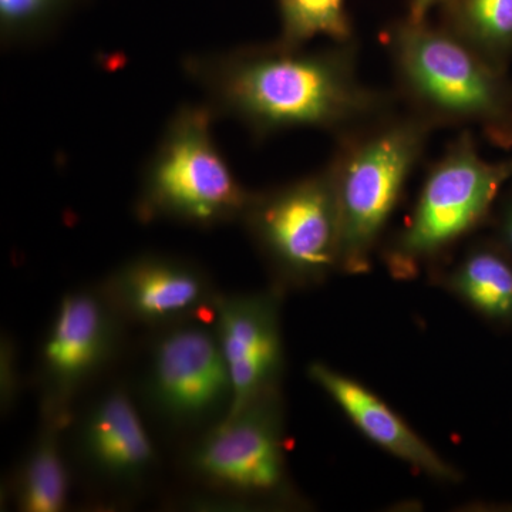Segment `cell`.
<instances>
[{"mask_svg":"<svg viewBox=\"0 0 512 512\" xmlns=\"http://www.w3.org/2000/svg\"><path fill=\"white\" fill-rule=\"evenodd\" d=\"M120 316L144 325L170 326L215 316L218 295L211 279L187 259L148 254L130 259L103 289Z\"/></svg>","mask_w":512,"mask_h":512,"instance_id":"11","label":"cell"},{"mask_svg":"<svg viewBox=\"0 0 512 512\" xmlns=\"http://www.w3.org/2000/svg\"><path fill=\"white\" fill-rule=\"evenodd\" d=\"M439 279L488 323L512 329V259L493 238L471 244Z\"/></svg>","mask_w":512,"mask_h":512,"instance_id":"14","label":"cell"},{"mask_svg":"<svg viewBox=\"0 0 512 512\" xmlns=\"http://www.w3.org/2000/svg\"><path fill=\"white\" fill-rule=\"evenodd\" d=\"M444 29L498 69L512 59V0H440Z\"/></svg>","mask_w":512,"mask_h":512,"instance_id":"15","label":"cell"},{"mask_svg":"<svg viewBox=\"0 0 512 512\" xmlns=\"http://www.w3.org/2000/svg\"><path fill=\"white\" fill-rule=\"evenodd\" d=\"M276 288H312L340 272L342 227L328 168L252 192L242 217Z\"/></svg>","mask_w":512,"mask_h":512,"instance_id":"6","label":"cell"},{"mask_svg":"<svg viewBox=\"0 0 512 512\" xmlns=\"http://www.w3.org/2000/svg\"><path fill=\"white\" fill-rule=\"evenodd\" d=\"M194 319L167 326L154 342L144 392L154 413L174 427L227 414L232 383L215 329Z\"/></svg>","mask_w":512,"mask_h":512,"instance_id":"8","label":"cell"},{"mask_svg":"<svg viewBox=\"0 0 512 512\" xmlns=\"http://www.w3.org/2000/svg\"><path fill=\"white\" fill-rule=\"evenodd\" d=\"M120 313L103 291L66 293L57 306L40 359L43 412L63 424L77 390L109 363L120 340Z\"/></svg>","mask_w":512,"mask_h":512,"instance_id":"9","label":"cell"},{"mask_svg":"<svg viewBox=\"0 0 512 512\" xmlns=\"http://www.w3.org/2000/svg\"><path fill=\"white\" fill-rule=\"evenodd\" d=\"M63 424L46 420V426L30 447L15 480L20 511L60 512L69 498V471L63 458L59 431Z\"/></svg>","mask_w":512,"mask_h":512,"instance_id":"16","label":"cell"},{"mask_svg":"<svg viewBox=\"0 0 512 512\" xmlns=\"http://www.w3.org/2000/svg\"><path fill=\"white\" fill-rule=\"evenodd\" d=\"M205 104H185L168 120L144 167L136 202L141 221H174L212 228L241 221L251 201L221 153Z\"/></svg>","mask_w":512,"mask_h":512,"instance_id":"5","label":"cell"},{"mask_svg":"<svg viewBox=\"0 0 512 512\" xmlns=\"http://www.w3.org/2000/svg\"><path fill=\"white\" fill-rule=\"evenodd\" d=\"M217 117H229L255 140L289 130L338 137L396 109L389 94L360 80L357 45L291 46L279 42L197 53L183 62Z\"/></svg>","mask_w":512,"mask_h":512,"instance_id":"1","label":"cell"},{"mask_svg":"<svg viewBox=\"0 0 512 512\" xmlns=\"http://www.w3.org/2000/svg\"><path fill=\"white\" fill-rule=\"evenodd\" d=\"M13 346L6 343L2 346V404L3 407L12 406L15 400L16 393H18V366L13 359H16Z\"/></svg>","mask_w":512,"mask_h":512,"instance_id":"20","label":"cell"},{"mask_svg":"<svg viewBox=\"0 0 512 512\" xmlns=\"http://www.w3.org/2000/svg\"><path fill=\"white\" fill-rule=\"evenodd\" d=\"M493 239L512 259V190L505 195L495 214Z\"/></svg>","mask_w":512,"mask_h":512,"instance_id":"19","label":"cell"},{"mask_svg":"<svg viewBox=\"0 0 512 512\" xmlns=\"http://www.w3.org/2000/svg\"><path fill=\"white\" fill-rule=\"evenodd\" d=\"M83 0H0V40L6 49L39 45L55 35Z\"/></svg>","mask_w":512,"mask_h":512,"instance_id":"18","label":"cell"},{"mask_svg":"<svg viewBox=\"0 0 512 512\" xmlns=\"http://www.w3.org/2000/svg\"><path fill=\"white\" fill-rule=\"evenodd\" d=\"M281 390L225 414L192 447V473L222 493L281 501L291 493Z\"/></svg>","mask_w":512,"mask_h":512,"instance_id":"7","label":"cell"},{"mask_svg":"<svg viewBox=\"0 0 512 512\" xmlns=\"http://www.w3.org/2000/svg\"><path fill=\"white\" fill-rule=\"evenodd\" d=\"M308 375L313 383L318 384L338 404L339 409L367 440L419 473L426 474L431 480L446 484L460 483L461 471L444 460L365 384L320 362L308 367Z\"/></svg>","mask_w":512,"mask_h":512,"instance_id":"12","label":"cell"},{"mask_svg":"<svg viewBox=\"0 0 512 512\" xmlns=\"http://www.w3.org/2000/svg\"><path fill=\"white\" fill-rule=\"evenodd\" d=\"M281 33L279 42L309 45L316 37L333 43L355 42L346 0H276Z\"/></svg>","mask_w":512,"mask_h":512,"instance_id":"17","label":"cell"},{"mask_svg":"<svg viewBox=\"0 0 512 512\" xmlns=\"http://www.w3.org/2000/svg\"><path fill=\"white\" fill-rule=\"evenodd\" d=\"M439 2L440 0H410L407 18L414 20V22L427 20L431 10L437 8Z\"/></svg>","mask_w":512,"mask_h":512,"instance_id":"21","label":"cell"},{"mask_svg":"<svg viewBox=\"0 0 512 512\" xmlns=\"http://www.w3.org/2000/svg\"><path fill=\"white\" fill-rule=\"evenodd\" d=\"M397 93L431 128H478L491 144L512 148L508 72L443 26L407 18L387 33Z\"/></svg>","mask_w":512,"mask_h":512,"instance_id":"2","label":"cell"},{"mask_svg":"<svg viewBox=\"0 0 512 512\" xmlns=\"http://www.w3.org/2000/svg\"><path fill=\"white\" fill-rule=\"evenodd\" d=\"M433 128L396 109L336 137L326 164L342 227L340 272L365 274Z\"/></svg>","mask_w":512,"mask_h":512,"instance_id":"3","label":"cell"},{"mask_svg":"<svg viewBox=\"0 0 512 512\" xmlns=\"http://www.w3.org/2000/svg\"><path fill=\"white\" fill-rule=\"evenodd\" d=\"M512 158L488 161L470 130L461 131L430 168L403 228L384 247L382 258L394 279H413L490 220Z\"/></svg>","mask_w":512,"mask_h":512,"instance_id":"4","label":"cell"},{"mask_svg":"<svg viewBox=\"0 0 512 512\" xmlns=\"http://www.w3.org/2000/svg\"><path fill=\"white\" fill-rule=\"evenodd\" d=\"M281 292L276 288L218 298L214 329L232 383L227 414L281 390L285 370Z\"/></svg>","mask_w":512,"mask_h":512,"instance_id":"10","label":"cell"},{"mask_svg":"<svg viewBox=\"0 0 512 512\" xmlns=\"http://www.w3.org/2000/svg\"><path fill=\"white\" fill-rule=\"evenodd\" d=\"M79 440L87 464L114 483H140L156 463V451L136 404L121 387L93 404L80 427Z\"/></svg>","mask_w":512,"mask_h":512,"instance_id":"13","label":"cell"}]
</instances>
